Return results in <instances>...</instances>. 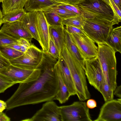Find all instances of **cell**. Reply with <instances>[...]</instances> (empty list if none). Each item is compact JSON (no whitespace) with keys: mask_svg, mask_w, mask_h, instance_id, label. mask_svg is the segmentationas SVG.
<instances>
[{"mask_svg":"<svg viewBox=\"0 0 121 121\" xmlns=\"http://www.w3.org/2000/svg\"><path fill=\"white\" fill-rule=\"evenodd\" d=\"M0 30L16 39L23 38L31 43L33 38L31 34L20 21L4 23Z\"/></svg>","mask_w":121,"mask_h":121,"instance_id":"13","label":"cell"},{"mask_svg":"<svg viewBox=\"0 0 121 121\" xmlns=\"http://www.w3.org/2000/svg\"><path fill=\"white\" fill-rule=\"evenodd\" d=\"M54 69L57 76L58 91L54 100H57L60 103L62 104L67 101L71 96L62 79L57 62L55 65Z\"/></svg>","mask_w":121,"mask_h":121,"instance_id":"18","label":"cell"},{"mask_svg":"<svg viewBox=\"0 0 121 121\" xmlns=\"http://www.w3.org/2000/svg\"><path fill=\"white\" fill-rule=\"evenodd\" d=\"M46 52L51 56L57 60H58L61 56L55 44L50 39L48 49Z\"/></svg>","mask_w":121,"mask_h":121,"instance_id":"32","label":"cell"},{"mask_svg":"<svg viewBox=\"0 0 121 121\" xmlns=\"http://www.w3.org/2000/svg\"><path fill=\"white\" fill-rule=\"evenodd\" d=\"M69 34L85 60L97 56L98 46L96 45L95 43L86 34Z\"/></svg>","mask_w":121,"mask_h":121,"instance_id":"11","label":"cell"},{"mask_svg":"<svg viewBox=\"0 0 121 121\" xmlns=\"http://www.w3.org/2000/svg\"><path fill=\"white\" fill-rule=\"evenodd\" d=\"M85 21L86 18L82 14L64 19L62 23L64 25L72 26L83 30Z\"/></svg>","mask_w":121,"mask_h":121,"instance_id":"24","label":"cell"},{"mask_svg":"<svg viewBox=\"0 0 121 121\" xmlns=\"http://www.w3.org/2000/svg\"><path fill=\"white\" fill-rule=\"evenodd\" d=\"M2 24V19L0 18V27Z\"/></svg>","mask_w":121,"mask_h":121,"instance_id":"44","label":"cell"},{"mask_svg":"<svg viewBox=\"0 0 121 121\" xmlns=\"http://www.w3.org/2000/svg\"><path fill=\"white\" fill-rule=\"evenodd\" d=\"M65 45L71 55L78 60L84 70L85 60L80 53L77 47L72 39L70 34L65 29Z\"/></svg>","mask_w":121,"mask_h":121,"instance_id":"21","label":"cell"},{"mask_svg":"<svg viewBox=\"0 0 121 121\" xmlns=\"http://www.w3.org/2000/svg\"><path fill=\"white\" fill-rule=\"evenodd\" d=\"M61 56L64 59L70 72L79 100L83 101L90 98L84 70L78 61L70 54L65 45Z\"/></svg>","mask_w":121,"mask_h":121,"instance_id":"2","label":"cell"},{"mask_svg":"<svg viewBox=\"0 0 121 121\" xmlns=\"http://www.w3.org/2000/svg\"><path fill=\"white\" fill-rule=\"evenodd\" d=\"M110 5L113 13V20L115 24H118L121 22V10L116 5L112 0H109Z\"/></svg>","mask_w":121,"mask_h":121,"instance_id":"31","label":"cell"},{"mask_svg":"<svg viewBox=\"0 0 121 121\" xmlns=\"http://www.w3.org/2000/svg\"><path fill=\"white\" fill-rule=\"evenodd\" d=\"M95 121H121V99L105 102Z\"/></svg>","mask_w":121,"mask_h":121,"instance_id":"12","label":"cell"},{"mask_svg":"<svg viewBox=\"0 0 121 121\" xmlns=\"http://www.w3.org/2000/svg\"><path fill=\"white\" fill-rule=\"evenodd\" d=\"M43 11L49 25L59 26L62 24V22L63 19L55 13L51 12Z\"/></svg>","mask_w":121,"mask_h":121,"instance_id":"27","label":"cell"},{"mask_svg":"<svg viewBox=\"0 0 121 121\" xmlns=\"http://www.w3.org/2000/svg\"><path fill=\"white\" fill-rule=\"evenodd\" d=\"M114 90L108 84L106 80L102 82L99 92L102 95L105 102L113 99Z\"/></svg>","mask_w":121,"mask_h":121,"instance_id":"26","label":"cell"},{"mask_svg":"<svg viewBox=\"0 0 121 121\" xmlns=\"http://www.w3.org/2000/svg\"><path fill=\"white\" fill-rule=\"evenodd\" d=\"M43 11L54 12L63 19L78 15L74 13L57 7L55 6V4L48 7Z\"/></svg>","mask_w":121,"mask_h":121,"instance_id":"28","label":"cell"},{"mask_svg":"<svg viewBox=\"0 0 121 121\" xmlns=\"http://www.w3.org/2000/svg\"><path fill=\"white\" fill-rule=\"evenodd\" d=\"M25 121H62L59 107L53 100L46 102L41 108Z\"/></svg>","mask_w":121,"mask_h":121,"instance_id":"9","label":"cell"},{"mask_svg":"<svg viewBox=\"0 0 121 121\" xmlns=\"http://www.w3.org/2000/svg\"><path fill=\"white\" fill-rule=\"evenodd\" d=\"M37 25L39 38V43L44 52L48 49L49 37V25L42 11L37 12Z\"/></svg>","mask_w":121,"mask_h":121,"instance_id":"14","label":"cell"},{"mask_svg":"<svg viewBox=\"0 0 121 121\" xmlns=\"http://www.w3.org/2000/svg\"><path fill=\"white\" fill-rule=\"evenodd\" d=\"M105 43L116 52L121 53V26L113 28L109 33Z\"/></svg>","mask_w":121,"mask_h":121,"instance_id":"20","label":"cell"},{"mask_svg":"<svg viewBox=\"0 0 121 121\" xmlns=\"http://www.w3.org/2000/svg\"><path fill=\"white\" fill-rule=\"evenodd\" d=\"M74 6L86 19L112 22L115 25L111 6L102 0H82Z\"/></svg>","mask_w":121,"mask_h":121,"instance_id":"4","label":"cell"},{"mask_svg":"<svg viewBox=\"0 0 121 121\" xmlns=\"http://www.w3.org/2000/svg\"><path fill=\"white\" fill-rule=\"evenodd\" d=\"M64 25L51 26L49 25V39L54 43L61 56L65 45V37Z\"/></svg>","mask_w":121,"mask_h":121,"instance_id":"16","label":"cell"},{"mask_svg":"<svg viewBox=\"0 0 121 121\" xmlns=\"http://www.w3.org/2000/svg\"><path fill=\"white\" fill-rule=\"evenodd\" d=\"M37 11L26 13L20 21L34 38L39 43L37 25Z\"/></svg>","mask_w":121,"mask_h":121,"instance_id":"17","label":"cell"},{"mask_svg":"<svg viewBox=\"0 0 121 121\" xmlns=\"http://www.w3.org/2000/svg\"><path fill=\"white\" fill-rule=\"evenodd\" d=\"M27 0H4L2 3L3 15L10 12L24 9Z\"/></svg>","mask_w":121,"mask_h":121,"instance_id":"22","label":"cell"},{"mask_svg":"<svg viewBox=\"0 0 121 121\" xmlns=\"http://www.w3.org/2000/svg\"><path fill=\"white\" fill-rule=\"evenodd\" d=\"M58 3L51 0H27L24 9L26 13L43 11L48 7Z\"/></svg>","mask_w":121,"mask_h":121,"instance_id":"19","label":"cell"},{"mask_svg":"<svg viewBox=\"0 0 121 121\" xmlns=\"http://www.w3.org/2000/svg\"><path fill=\"white\" fill-rule=\"evenodd\" d=\"M65 29L69 34L79 35L85 34L83 30L72 26L66 25Z\"/></svg>","mask_w":121,"mask_h":121,"instance_id":"34","label":"cell"},{"mask_svg":"<svg viewBox=\"0 0 121 121\" xmlns=\"http://www.w3.org/2000/svg\"><path fill=\"white\" fill-rule=\"evenodd\" d=\"M86 104L87 106L89 108L93 109L97 107L96 102L93 99H89L88 100Z\"/></svg>","mask_w":121,"mask_h":121,"instance_id":"37","label":"cell"},{"mask_svg":"<svg viewBox=\"0 0 121 121\" xmlns=\"http://www.w3.org/2000/svg\"><path fill=\"white\" fill-rule=\"evenodd\" d=\"M97 57L105 80L114 91L117 86L116 52L105 43L97 44Z\"/></svg>","mask_w":121,"mask_h":121,"instance_id":"3","label":"cell"},{"mask_svg":"<svg viewBox=\"0 0 121 121\" xmlns=\"http://www.w3.org/2000/svg\"><path fill=\"white\" fill-rule=\"evenodd\" d=\"M41 69H28L21 68L11 64L0 73L17 83L28 82L37 79L40 75Z\"/></svg>","mask_w":121,"mask_h":121,"instance_id":"8","label":"cell"},{"mask_svg":"<svg viewBox=\"0 0 121 121\" xmlns=\"http://www.w3.org/2000/svg\"><path fill=\"white\" fill-rule=\"evenodd\" d=\"M58 65L62 79L71 96L76 95V91L71 74L68 66L61 56L57 60Z\"/></svg>","mask_w":121,"mask_h":121,"instance_id":"15","label":"cell"},{"mask_svg":"<svg viewBox=\"0 0 121 121\" xmlns=\"http://www.w3.org/2000/svg\"><path fill=\"white\" fill-rule=\"evenodd\" d=\"M44 52L33 44L23 54L9 60L11 64L20 68L28 69L39 68L43 61Z\"/></svg>","mask_w":121,"mask_h":121,"instance_id":"6","label":"cell"},{"mask_svg":"<svg viewBox=\"0 0 121 121\" xmlns=\"http://www.w3.org/2000/svg\"><path fill=\"white\" fill-rule=\"evenodd\" d=\"M84 70L89 84L99 91L101 85L106 80L97 57L85 60Z\"/></svg>","mask_w":121,"mask_h":121,"instance_id":"10","label":"cell"},{"mask_svg":"<svg viewBox=\"0 0 121 121\" xmlns=\"http://www.w3.org/2000/svg\"><path fill=\"white\" fill-rule=\"evenodd\" d=\"M57 60L45 54L39 67L41 70L40 75L35 80L19 83L17 90L6 101L7 111L20 106L54 100L58 91L57 76L54 69Z\"/></svg>","mask_w":121,"mask_h":121,"instance_id":"1","label":"cell"},{"mask_svg":"<svg viewBox=\"0 0 121 121\" xmlns=\"http://www.w3.org/2000/svg\"><path fill=\"white\" fill-rule=\"evenodd\" d=\"M17 41L18 44L20 46V51L24 53L32 44L28 41L23 38H20L17 39Z\"/></svg>","mask_w":121,"mask_h":121,"instance_id":"33","label":"cell"},{"mask_svg":"<svg viewBox=\"0 0 121 121\" xmlns=\"http://www.w3.org/2000/svg\"><path fill=\"white\" fill-rule=\"evenodd\" d=\"M6 46H7L15 50L21 51L20 46L17 43H13Z\"/></svg>","mask_w":121,"mask_h":121,"instance_id":"41","label":"cell"},{"mask_svg":"<svg viewBox=\"0 0 121 121\" xmlns=\"http://www.w3.org/2000/svg\"><path fill=\"white\" fill-rule=\"evenodd\" d=\"M106 3L110 5V3L109 0H102Z\"/></svg>","mask_w":121,"mask_h":121,"instance_id":"43","label":"cell"},{"mask_svg":"<svg viewBox=\"0 0 121 121\" xmlns=\"http://www.w3.org/2000/svg\"><path fill=\"white\" fill-rule=\"evenodd\" d=\"M82 0H53L58 3H62L74 6Z\"/></svg>","mask_w":121,"mask_h":121,"instance_id":"36","label":"cell"},{"mask_svg":"<svg viewBox=\"0 0 121 121\" xmlns=\"http://www.w3.org/2000/svg\"><path fill=\"white\" fill-rule=\"evenodd\" d=\"M7 104L6 102L0 100V112H2L6 109Z\"/></svg>","mask_w":121,"mask_h":121,"instance_id":"40","label":"cell"},{"mask_svg":"<svg viewBox=\"0 0 121 121\" xmlns=\"http://www.w3.org/2000/svg\"></svg>","mask_w":121,"mask_h":121,"instance_id":"46","label":"cell"},{"mask_svg":"<svg viewBox=\"0 0 121 121\" xmlns=\"http://www.w3.org/2000/svg\"><path fill=\"white\" fill-rule=\"evenodd\" d=\"M11 64L9 61L0 52V73L5 70Z\"/></svg>","mask_w":121,"mask_h":121,"instance_id":"35","label":"cell"},{"mask_svg":"<svg viewBox=\"0 0 121 121\" xmlns=\"http://www.w3.org/2000/svg\"><path fill=\"white\" fill-rule=\"evenodd\" d=\"M17 43V39L0 30V47Z\"/></svg>","mask_w":121,"mask_h":121,"instance_id":"30","label":"cell"},{"mask_svg":"<svg viewBox=\"0 0 121 121\" xmlns=\"http://www.w3.org/2000/svg\"><path fill=\"white\" fill-rule=\"evenodd\" d=\"M114 25L112 22L86 19L83 30L86 35L97 44L103 43H105Z\"/></svg>","mask_w":121,"mask_h":121,"instance_id":"5","label":"cell"},{"mask_svg":"<svg viewBox=\"0 0 121 121\" xmlns=\"http://www.w3.org/2000/svg\"><path fill=\"white\" fill-rule=\"evenodd\" d=\"M0 52L4 57L9 60L15 59L24 53L7 46L0 47Z\"/></svg>","mask_w":121,"mask_h":121,"instance_id":"25","label":"cell"},{"mask_svg":"<svg viewBox=\"0 0 121 121\" xmlns=\"http://www.w3.org/2000/svg\"><path fill=\"white\" fill-rule=\"evenodd\" d=\"M121 85L117 86L114 91V95L120 98H121Z\"/></svg>","mask_w":121,"mask_h":121,"instance_id":"38","label":"cell"},{"mask_svg":"<svg viewBox=\"0 0 121 121\" xmlns=\"http://www.w3.org/2000/svg\"><path fill=\"white\" fill-rule=\"evenodd\" d=\"M26 13L23 9L10 12L3 15L2 23L20 21Z\"/></svg>","mask_w":121,"mask_h":121,"instance_id":"23","label":"cell"},{"mask_svg":"<svg viewBox=\"0 0 121 121\" xmlns=\"http://www.w3.org/2000/svg\"><path fill=\"white\" fill-rule=\"evenodd\" d=\"M118 8L121 10V0H112Z\"/></svg>","mask_w":121,"mask_h":121,"instance_id":"42","label":"cell"},{"mask_svg":"<svg viewBox=\"0 0 121 121\" xmlns=\"http://www.w3.org/2000/svg\"><path fill=\"white\" fill-rule=\"evenodd\" d=\"M10 118L5 113L0 112V121H10Z\"/></svg>","mask_w":121,"mask_h":121,"instance_id":"39","label":"cell"},{"mask_svg":"<svg viewBox=\"0 0 121 121\" xmlns=\"http://www.w3.org/2000/svg\"><path fill=\"white\" fill-rule=\"evenodd\" d=\"M4 0H0V3H2Z\"/></svg>","mask_w":121,"mask_h":121,"instance_id":"45","label":"cell"},{"mask_svg":"<svg viewBox=\"0 0 121 121\" xmlns=\"http://www.w3.org/2000/svg\"><path fill=\"white\" fill-rule=\"evenodd\" d=\"M16 83L0 73V93Z\"/></svg>","mask_w":121,"mask_h":121,"instance_id":"29","label":"cell"},{"mask_svg":"<svg viewBox=\"0 0 121 121\" xmlns=\"http://www.w3.org/2000/svg\"><path fill=\"white\" fill-rule=\"evenodd\" d=\"M62 121H92L86 103L76 101L59 107Z\"/></svg>","mask_w":121,"mask_h":121,"instance_id":"7","label":"cell"}]
</instances>
